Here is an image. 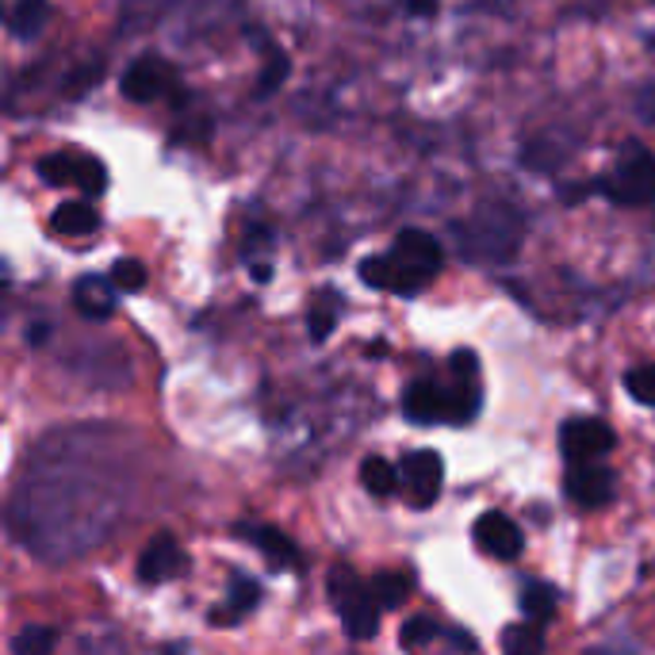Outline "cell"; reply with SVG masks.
Returning <instances> with one entry per match:
<instances>
[{
	"label": "cell",
	"mask_w": 655,
	"mask_h": 655,
	"mask_svg": "<svg viewBox=\"0 0 655 655\" xmlns=\"http://www.w3.org/2000/svg\"><path fill=\"white\" fill-rule=\"evenodd\" d=\"M288 73H291V62H288V55H284L281 47H273L269 50V58H265V70H261V78H258V88H253V96L258 100H265V96H273L276 88L288 81Z\"/></svg>",
	"instance_id": "obj_23"
},
{
	"label": "cell",
	"mask_w": 655,
	"mask_h": 655,
	"mask_svg": "<svg viewBox=\"0 0 655 655\" xmlns=\"http://www.w3.org/2000/svg\"><path fill=\"white\" fill-rule=\"evenodd\" d=\"M476 540L495 560H517L522 556V529L507 514H495V510L476 522Z\"/></svg>",
	"instance_id": "obj_11"
},
{
	"label": "cell",
	"mask_w": 655,
	"mask_h": 655,
	"mask_svg": "<svg viewBox=\"0 0 655 655\" xmlns=\"http://www.w3.org/2000/svg\"><path fill=\"white\" fill-rule=\"evenodd\" d=\"M116 284L104 281V276H81L78 284H73V307H78L85 319H111V311H116Z\"/></svg>",
	"instance_id": "obj_13"
},
{
	"label": "cell",
	"mask_w": 655,
	"mask_h": 655,
	"mask_svg": "<svg viewBox=\"0 0 655 655\" xmlns=\"http://www.w3.org/2000/svg\"><path fill=\"white\" fill-rule=\"evenodd\" d=\"M108 281L116 284L123 296H134V291L146 288V265H142V261H134V258H119L116 265H111Z\"/></svg>",
	"instance_id": "obj_26"
},
{
	"label": "cell",
	"mask_w": 655,
	"mask_h": 655,
	"mask_svg": "<svg viewBox=\"0 0 655 655\" xmlns=\"http://www.w3.org/2000/svg\"><path fill=\"white\" fill-rule=\"evenodd\" d=\"M410 583H414L410 575H398V571H380V575L368 579V591H372V598H376V606H380V609H395L398 602L410 594Z\"/></svg>",
	"instance_id": "obj_19"
},
{
	"label": "cell",
	"mask_w": 655,
	"mask_h": 655,
	"mask_svg": "<svg viewBox=\"0 0 655 655\" xmlns=\"http://www.w3.org/2000/svg\"><path fill=\"white\" fill-rule=\"evenodd\" d=\"M261 602V586L253 583V579L246 575H230V602L223 609H215L211 614V624H230L238 621L242 614H250L253 606Z\"/></svg>",
	"instance_id": "obj_15"
},
{
	"label": "cell",
	"mask_w": 655,
	"mask_h": 655,
	"mask_svg": "<svg viewBox=\"0 0 655 655\" xmlns=\"http://www.w3.org/2000/svg\"><path fill=\"white\" fill-rule=\"evenodd\" d=\"M560 449L571 464H602V456L614 449V429L602 418H575L563 421Z\"/></svg>",
	"instance_id": "obj_6"
},
{
	"label": "cell",
	"mask_w": 655,
	"mask_h": 655,
	"mask_svg": "<svg viewBox=\"0 0 655 655\" xmlns=\"http://www.w3.org/2000/svg\"><path fill=\"white\" fill-rule=\"evenodd\" d=\"M253 281L258 284H265V281H273V269L265 265V261H258V265H253Z\"/></svg>",
	"instance_id": "obj_32"
},
{
	"label": "cell",
	"mask_w": 655,
	"mask_h": 655,
	"mask_svg": "<svg viewBox=\"0 0 655 655\" xmlns=\"http://www.w3.org/2000/svg\"><path fill=\"white\" fill-rule=\"evenodd\" d=\"M502 655H545V629L533 621H517L502 632Z\"/></svg>",
	"instance_id": "obj_17"
},
{
	"label": "cell",
	"mask_w": 655,
	"mask_h": 655,
	"mask_svg": "<svg viewBox=\"0 0 655 655\" xmlns=\"http://www.w3.org/2000/svg\"><path fill=\"white\" fill-rule=\"evenodd\" d=\"M73 188H81L85 195H100L104 188H108V169H104L100 157L78 154V177H73Z\"/></svg>",
	"instance_id": "obj_25"
},
{
	"label": "cell",
	"mask_w": 655,
	"mask_h": 655,
	"mask_svg": "<svg viewBox=\"0 0 655 655\" xmlns=\"http://www.w3.org/2000/svg\"><path fill=\"white\" fill-rule=\"evenodd\" d=\"M337 326V296L334 291H319L311 314H307V330H311V342H326Z\"/></svg>",
	"instance_id": "obj_22"
},
{
	"label": "cell",
	"mask_w": 655,
	"mask_h": 655,
	"mask_svg": "<svg viewBox=\"0 0 655 655\" xmlns=\"http://www.w3.org/2000/svg\"><path fill=\"white\" fill-rule=\"evenodd\" d=\"M624 388H629V395L636 398V403L655 406V365L632 368V372L624 376Z\"/></svg>",
	"instance_id": "obj_27"
},
{
	"label": "cell",
	"mask_w": 655,
	"mask_h": 655,
	"mask_svg": "<svg viewBox=\"0 0 655 655\" xmlns=\"http://www.w3.org/2000/svg\"><path fill=\"white\" fill-rule=\"evenodd\" d=\"M35 172H39L43 184H55V188L73 184V177H78V154H73V150H58V154L39 157Z\"/></svg>",
	"instance_id": "obj_20"
},
{
	"label": "cell",
	"mask_w": 655,
	"mask_h": 655,
	"mask_svg": "<svg viewBox=\"0 0 655 655\" xmlns=\"http://www.w3.org/2000/svg\"><path fill=\"white\" fill-rule=\"evenodd\" d=\"M398 484L406 487L414 507H433L437 495H441V484H445V464L433 449H418L410 453L403 464H398Z\"/></svg>",
	"instance_id": "obj_7"
},
{
	"label": "cell",
	"mask_w": 655,
	"mask_h": 655,
	"mask_svg": "<svg viewBox=\"0 0 655 655\" xmlns=\"http://www.w3.org/2000/svg\"><path fill=\"white\" fill-rule=\"evenodd\" d=\"M96 81H100V62H96V66L88 62V66H81V70L73 73L70 81H66V88H70V96H81L88 85H96Z\"/></svg>",
	"instance_id": "obj_29"
},
{
	"label": "cell",
	"mask_w": 655,
	"mask_h": 655,
	"mask_svg": "<svg viewBox=\"0 0 655 655\" xmlns=\"http://www.w3.org/2000/svg\"><path fill=\"white\" fill-rule=\"evenodd\" d=\"M522 614H525V621H533V624H548L552 621V614H556V586H548V583H525L522 586Z\"/></svg>",
	"instance_id": "obj_18"
},
{
	"label": "cell",
	"mask_w": 655,
	"mask_h": 655,
	"mask_svg": "<svg viewBox=\"0 0 655 655\" xmlns=\"http://www.w3.org/2000/svg\"><path fill=\"white\" fill-rule=\"evenodd\" d=\"M360 484H365L368 495H376V499H388L398 487V472L391 468L383 456H368V461L360 464Z\"/></svg>",
	"instance_id": "obj_21"
},
{
	"label": "cell",
	"mask_w": 655,
	"mask_h": 655,
	"mask_svg": "<svg viewBox=\"0 0 655 655\" xmlns=\"http://www.w3.org/2000/svg\"><path fill=\"white\" fill-rule=\"evenodd\" d=\"M47 20H50L47 0H16V9L9 12V32L16 39H35L47 27Z\"/></svg>",
	"instance_id": "obj_16"
},
{
	"label": "cell",
	"mask_w": 655,
	"mask_h": 655,
	"mask_svg": "<svg viewBox=\"0 0 655 655\" xmlns=\"http://www.w3.org/2000/svg\"><path fill=\"white\" fill-rule=\"evenodd\" d=\"M403 414L418 426L429 421H453V391L433 380H414L403 395Z\"/></svg>",
	"instance_id": "obj_8"
},
{
	"label": "cell",
	"mask_w": 655,
	"mask_h": 655,
	"mask_svg": "<svg viewBox=\"0 0 655 655\" xmlns=\"http://www.w3.org/2000/svg\"><path fill=\"white\" fill-rule=\"evenodd\" d=\"M50 227L66 238H85L100 230V211L85 200H73V203H58L55 215H50Z\"/></svg>",
	"instance_id": "obj_14"
},
{
	"label": "cell",
	"mask_w": 655,
	"mask_h": 655,
	"mask_svg": "<svg viewBox=\"0 0 655 655\" xmlns=\"http://www.w3.org/2000/svg\"><path fill=\"white\" fill-rule=\"evenodd\" d=\"M583 192H598L624 207H640V203H655V157L640 146H629L617 169L609 177H598Z\"/></svg>",
	"instance_id": "obj_2"
},
{
	"label": "cell",
	"mask_w": 655,
	"mask_h": 655,
	"mask_svg": "<svg viewBox=\"0 0 655 655\" xmlns=\"http://www.w3.org/2000/svg\"><path fill=\"white\" fill-rule=\"evenodd\" d=\"M55 652V629L47 624H27L12 640V655H50Z\"/></svg>",
	"instance_id": "obj_24"
},
{
	"label": "cell",
	"mask_w": 655,
	"mask_h": 655,
	"mask_svg": "<svg viewBox=\"0 0 655 655\" xmlns=\"http://www.w3.org/2000/svg\"><path fill=\"white\" fill-rule=\"evenodd\" d=\"M441 261H445V253H441V242L433 235H426L418 227H406L398 230L391 253L365 258L357 273L368 288L395 291V296H418L441 273Z\"/></svg>",
	"instance_id": "obj_1"
},
{
	"label": "cell",
	"mask_w": 655,
	"mask_h": 655,
	"mask_svg": "<svg viewBox=\"0 0 655 655\" xmlns=\"http://www.w3.org/2000/svg\"><path fill=\"white\" fill-rule=\"evenodd\" d=\"M563 487H568L571 502H579L586 510H598L614 499V472L606 464H571Z\"/></svg>",
	"instance_id": "obj_9"
},
{
	"label": "cell",
	"mask_w": 655,
	"mask_h": 655,
	"mask_svg": "<svg viewBox=\"0 0 655 655\" xmlns=\"http://www.w3.org/2000/svg\"><path fill=\"white\" fill-rule=\"evenodd\" d=\"M184 552L172 537H154L139 556V579L142 583H172V579L184 571Z\"/></svg>",
	"instance_id": "obj_10"
},
{
	"label": "cell",
	"mask_w": 655,
	"mask_h": 655,
	"mask_svg": "<svg viewBox=\"0 0 655 655\" xmlns=\"http://www.w3.org/2000/svg\"><path fill=\"white\" fill-rule=\"evenodd\" d=\"M238 537L250 540L273 568H296L299 563V548L288 540V533L273 529V525H238Z\"/></svg>",
	"instance_id": "obj_12"
},
{
	"label": "cell",
	"mask_w": 655,
	"mask_h": 655,
	"mask_svg": "<svg viewBox=\"0 0 655 655\" xmlns=\"http://www.w3.org/2000/svg\"><path fill=\"white\" fill-rule=\"evenodd\" d=\"M330 598H334L337 614H342V624L353 640H368L380 629V606H376L368 583H360V575L345 563H337L330 571Z\"/></svg>",
	"instance_id": "obj_3"
},
{
	"label": "cell",
	"mask_w": 655,
	"mask_h": 655,
	"mask_svg": "<svg viewBox=\"0 0 655 655\" xmlns=\"http://www.w3.org/2000/svg\"><path fill=\"white\" fill-rule=\"evenodd\" d=\"M403 4L410 16H433L437 12V0H403Z\"/></svg>",
	"instance_id": "obj_31"
},
{
	"label": "cell",
	"mask_w": 655,
	"mask_h": 655,
	"mask_svg": "<svg viewBox=\"0 0 655 655\" xmlns=\"http://www.w3.org/2000/svg\"><path fill=\"white\" fill-rule=\"evenodd\" d=\"M47 334H50V326H43V322H39V326H32V330H27V342H35V345H39V342H47Z\"/></svg>",
	"instance_id": "obj_33"
},
{
	"label": "cell",
	"mask_w": 655,
	"mask_h": 655,
	"mask_svg": "<svg viewBox=\"0 0 655 655\" xmlns=\"http://www.w3.org/2000/svg\"><path fill=\"white\" fill-rule=\"evenodd\" d=\"M632 108H636V116L644 119V123H655V81H647V85L640 88Z\"/></svg>",
	"instance_id": "obj_30"
},
{
	"label": "cell",
	"mask_w": 655,
	"mask_h": 655,
	"mask_svg": "<svg viewBox=\"0 0 655 655\" xmlns=\"http://www.w3.org/2000/svg\"><path fill=\"white\" fill-rule=\"evenodd\" d=\"M433 636H437V624L426 621V617H410V621L403 624V647H418Z\"/></svg>",
	"instance_id": "obj_28"
},
{
	"label": "cell",
	"mask_w": 655,
	"mask_h": 655,
	"mask_svg": "<svg viewBox=\"0 0 655 655\" xmlns=\"http://www.w3.org/2000/svg\"><path fill=\"white\" fill-rule=\"evenodd\" d=\"M172 88H177V70H172L165 58H154V55L134 58L123 70V78H119V93L131 104H154L162 100V96H169Z\"/></svg>",
	"instance_id": "obj_5"
},
{
	"label": "cell",
	"mask_w": 655,
	"mask_h": 655,
	"mask_svg": "<svg viewBox=\"0 0 655 655\" xmlns=\"http://www.w3.org/2000/svg\"><path fill=\"white\" fill-rule=\"evenodd\" d=\"M464 238H468V253L472 258H487V261H510L517 253V242H522V230H517V218L502 207H491V215H479L476 223L464 227Z\"/></svg>",
	"instance_id": "obj_4"
}]
</instances>
